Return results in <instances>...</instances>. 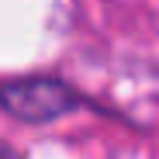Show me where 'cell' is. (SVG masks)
<instances>
[{
  "label": "cell",
  "mask_w": 159,
  "mask_h": 159,
  "mask_svg": "<svg viewBox=\"0 0 159 159\" xmlns=\"http://www.w3.org/2000/svg\"><path fill=\"white\" fill-rule=\"evenodd\" d=\"M0 107L28 125H45V121H56L76 111L80 97L73 87L59 83V80L28 76V80H11V83L0 87Z\"/></svg>",
  "instance_id": "1"
},
{
  "label": "cell",
  "mask_w": 159,
  "mask_h": 159,
  "mask_svg": "<svg viewBox=\"0 0 159 159\" xmlns=\"http://www.w3.org/2000/svg\"><path fill=\"white\" fill-rule=\"evenodd\" d=\"M0 159H17V152H14L11 145H4V142H0Z\"/></svg>",
  "instance_id": "2"
}]
</instances>
